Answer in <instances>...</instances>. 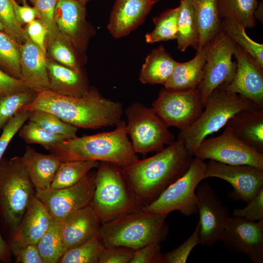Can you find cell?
I'll return each mask as SVG.
<instances>
[{
  "label": "cell",
  "instance_id": "6da1fadb",
  "mask_svg": "<svg viewBox=\"0 0 263 263\" xmlns=\"http://www.w3.org/2000/svg\"><path fill=\"white\" fill-rule=\"evenodd\" d=\"M21 109L47 112L78 129H87L116 126L123 112L121 103L104 97L93 88L81 97L64 96L49 89L38 92L34 100Z\"/></svg>",
  "mask_w": 263,
  "mask_h": 263
},
{
  "label": "cell",
  "instance_id": "7a4b0ae2",
  "mask_svg": "<svg viewBox=\"0 0 263 263\" xmlns=\"http://www.w3.org/2000/svg\"><path fill=\"white\" fill-rule=\"evenodd\" d=\"M192 156L177 138L155 155L120 169L137 203L147 205L187 171Z\"/></svg>",
  "mask_w": 263,
  "mask_h": 263
},
{
  "label": "cell",
  "instance_id": "3957f363",
  "mask_svg": "<svg viewBox=\"0 0 263 263\" xmlns=\"http://www.w3.org/2000/svg\"><path fill=\"white\" fill-rule=\"evenodd\" d=\"M48 150L61 162L96 161L124 168L139 160L128 137L126 122L123 120L113 131L76 136L53 146Z\"/></svg>",
  "mask_w": 263,
  "mask_h": 263
},
{
  "label": "cell",
  "instance_id": "277c9868",
  "mask_svg": "<svg viewBox=\"0 0 263 263\" xmlns=\"http://www.w3.org/2000/svg\"><path fill=\"white\" fill-rule=\"evenodd\" d=\"M166 217L134 209L102 223L98 236L104 247L135 250L165 239L168 233Z\"/></svg>",
  "mask_w": 263,
  "mask_h": 263
},
{
  "label": "cell",
  "instance_id": "5b68a950",
  "mask_svg": "<svg viewBox=\"0 0 263 263\" xmlns=\"http://www.w3.org/2000/svg\"><path fill=\"white\" fill-rule=\"evenodd\" d=\"M254 107H258L247 99L220 86L208 95L198 117L189 126L180 130L178 139L184 142L192 155L194 150L207 136L225 127L235 113Z\"/></svg>",
  "mask_w": 263,
  "mask_h": 263
},
{
  "label": "cell",
  "instance_id": "8992f818",
  "mask_svg": "<svg viewBox=\"0 0 263 263\" xmlns=\"http://www.w3.org/2000/svg\"><path fill=\"white\" fill-rule=\"evenodd\" d=\"M34 188L21 157H2L0 162V217L10 236L35 196Z\"/></svg>",
  "mask_w": 263,
  "mask_h": 263
},
{
  "label": "cell",
  "instance_id": "52a82bcc",
  "mask_svg": "<svg viewBox=\"0 0 263 263\" xmlns=\"http://www.w3.org/2000/svg\"><path fill=\"white\" fill-rule=\"evenodd\" d=\"M94 174V189L90 205L102 223L134 209L137 203L120 168L103 162Z\"/></svg>",
  "mask_w": 263,
  "mask_h": 263
},
{
  "label": "cell",
  "instance_id": "ba28073f",
  "mask_svg": "<svg viewBox=\"0 0 263 263\" xmlns=\"http://www.w3.org/2000/svg\"><path fill=\"white\" fill-rule=\"evenodd\" d=\"M207 163L193 157L187 171L169 186L154 200L141 208L153 213L167 215L177 210L189 216L198 213L196 189L205 179Z\"/></svg>",
  "mask_w": 263,
  "mask_h": 263
},
{
  "label": "cell",
  "instance_id": "9c48e42d",
  "mask_svg": "<svg viewBox=\"0 0 263 263\" xmlns=\"http://www.w3.org/2000/svg\"><path fill=\"white\" fill-rule=\"evenodd\" d=\"M126 131L136 153L160 151L174 141L173 133L152 108L134 103L125 111Z\"/></svg>",
  "mask_w": 263,
  "mask_h": 263
},
{
  "label": "cell",
  "instance_id": "30bf717a",
  "mask_svg": "<svg viewBox=\"0 0 263 263\" xmlns=\"http://www.w3.org/2000/svg\"><path fill=\"white\" fill-rule=\"evenodd\" d=\"M216 137L204 139L192 155L228 165H247L263 169V153L241 140L228 126Z\"/></svg>",
  "mask_w": 263,
  "mask_h": 263
},
{
  "label": "cell",
  "instance_id": "8fae6325",
  "mask_svg": "<svg viewBox=\"0 0 263 263\" xmlns=\"http://www.w3.org/2000/svg\"><path fill=\"white\" fill-rule=\"evenodd\" d=\"M236 48V44L221 30L209 44L204 78L198 88L204 107L207 97L215 88L233 79L236 62L232 61V57Z\"/></svg>",
  "mask_w": 263,
  "mask_h": 263
},
{
  "label": "cell",
  "instance_id": "7c38bea8",
  "mask_svg": "<svg viewBox=\"0 0 263 263\" xmlns=\"http://www.w3.org/2000/svg\"><path fill=\"white\" fill-rule=\"evenodd\" d=\"M94 174L89 173L75 184L55 188H35V196L44 205L53 220L61 222L71 213L91 204Z\"/></svg>",
  "mask_w": 263,
  "mask_h": 263
},
{
  "label": "cell",
  "instance_id": "4fadbf2b",
  "mask_svg": "<svg viewBox=\"0 0 263 263\" xmlns=\"http://www.w3.org/2000/svg\"><path fill=\"white\" fill-rule=\"evenodd\" d=\"M153 109L168 127L183 130L191 124L204 109L198 89H162L152 103Z\"/></svg>",
  "mask_w": 263,
  "mask_h": 263
},
{
  "label": "cell",
  "instance_id": "5bb4252c",
  "mask_svg": "<svg viewBox=\"0 0 263 263\" xmlns=\"http://www.w3.org/2000/svg\"><path fill=\"white\" fill-rule=\"evenodd\" d=\"M199 213V244L211 246L221 238L229 218L228 209L209 184H199L196 189Z\"/></svg>",
  "mask_w": 263,
  "mask_h": 263
},
{
  "label": "cell",
  "instance_id": "9a60e30c",
  "mask_svg": "<svg viewBox=\"0 0 263 263\" xmlns=\"http://www.w3.org/2000/svg\"><path fill=\"white\" fill-rule=\"evenodd\" d=\"M220 241L229 251L246 254L253 263H263V219L229 217Z\"/></svg>",
  "mask_w": 263,
  "mask_h": 263
},
{
  "label": "cell",
  "instance_id": "2e32d148",
  "mask_svg": "<svg viewBox=\"0 0 263 263\" xmlns=\"http://www.w3.org/2000/svg\"><path fill=\"white\" fill-rule=\"evenodd\" d=\"M217 177L229 183V197L246 204L263 188V169L247 165H228L209 160L205 179Z\"/></svg>",
  "mask_w": 263,
  "mask_h": 263
},
{
  "label": "cell",
  "instance_id": "e0dca14e",
  "mask_svg": "<svg viewBox=\"0 0 263 263\" xmlns=\"http://www.w3.org/2000/svg\"><path fill=\"white\" fill-rule=\"evenodd\" d=\"M234 56L237 60L235 75L230 82L221 86L263 108V69L237 44Z\"/></svg>",
  "mask_w": 263,
  "mask_h": 263
},
{
  "label": "cell",
  "instance_id": "ac0fdd59",
  "mask_svg": "<svg viewBox=\"0 0 263 263\" xmlns=\"http://www.w3.org/2000/svg\"><path fill=\"white\" fill-rule=\"evenodd\" d=\"M85 5L76 0H57L55 14L59 34L81 52L93 33L86 20Z\"/></svg>",
  "mask_w": 263,
  "mask_h": 263
},
{
  "label": "cell",
  "instance_id": "d6986e66",
  "mask_svg": "<svg viewBox=\"0 0 263 263\" xmlns=\"http://www.w3.org/2000/svg\"><path fill=\"white\" fill-rule=\"evenodd\" d=\"M52 220L44 205L35 195L17 229L9 238L8 244L11 253L23 245L37 244Z\"/></svg>",
  "mask_w": 263,
  "mask_h": 263
},
{
  "label": "cell",
  "instance_id": "ffe728a7",
  "mask_svg": "<svg viewBox=\"0 0 263 263\" xmlns=\"http://www.w3.org/2000/svg\"><path fill=\"white\" fill-rule=\"evenodd\" d=\"M60 223L62 239L67 250L98 236L102 225L90 205L68 215Z\"/></svg>",
  "mask_w": 263,
  "mask_h": 263
},
{
  "label": "cell",
  "instance_id": "44dd1931",
  "mask_svg": "<svg viewBox=\"0 0 263 263\" xmlns=\"http://www.w3.org/2000/svg\"><path fill=\"white\" fill-rule=\"evenodd\" d=\"M156 2L152 0H115L107 28L115 38L125 37L144 21Z\"/></svg>",
  "mask_w": 263,
  "mask_h": 263
},
{
  "label": "cell",
  "instance_id": "7402d4cb",
  "mask_svg": "<svg viewBox=\"0 0 263 263\" xmlns=\"http://www.w3.org/2000/svg\"><path fill=\"white\" fill-rule=\"evenodd\" d=\"M21 78L36 92L49 89L46 53L27 36L20 45Z\"/></svg>",
  "mask_w": 263,
  "mask_h": 263
},
{
  "label": "cell",
  "instance_id": "603a6c76",
  "mask_svg": "<svg viewBox=\"0 0 263 263\" xmlns=\"http://www.w3.org/2000/svg\"><path fill=\"white\" fill-rule=\"evenodd\" d=\"M49 89L64 96L81 97L90 89L86 76L81 70H75L48 59Z\"/></svg>",
  "mask_w": 263,
  "mask_h": 263
},
{
  "label": "cell",
  "instance_id": "cb8c5ba5",
  "mask_svg": "<svg viewBox=\"0 0 263 263\" xmlns=\"http://www.w3.org/2000/svg\"><path fill=\"white\" fill-rule=\"evenodd\" d=\"M225 126L242 141L263 153V108L254 107L235 113Z\"/></svg>",
  "mask_w": 263,
  "mask_h": 263
},
{
  "label": "cell",
  "instance_id": "d4e9b609",
  "mask_svg": "<svg viewBox=\"0 0 263 263\" xmlns=\"http://www.w3.org/2000/svg\"><path fill=\"white\" fill-rule=\"evenodd\" d=\"M209 45V44H208ZM208 45L197 51L195 56L185 62H178L164 89L170 91H192L198 89L205 74Z\"/></svg>",
  "mask_w": 263,
  "mask_h": 263
},
{
  "label": "cell",
  "instance_id": "484cf974",
  "mask_svg": "<svg viewBox=\"0 0 263 263\" xmlns=\"http://www.w3.org/2000/svg\"><path fill=\"white\" fill-rule=\"evenodd\" d=\"M21 159L26 168L35 188L49 187L61 161L50 153L44 154L27 146Z\"/></svg>",
  "mask_w": 263,
  "mask_h": 263
},
{
  "label": "cell",
  "instance_id": "4316f807",
  "mask_svg": "<svg viewBox=\"0 0 263 263\" xmlns=\"http://www.w3.org/2000/svg\"><path fill=\"white\" fill-rule=\"evenodd\" d=\"M178 62L163 46L153 48L146 56L139 76L144 84L164 85L172 75Z\"/></svg>",
  "mask_w": 263,
  "mask_h": 263
},
{
  "label": "cell",
  "instance_id": "83f0119b",
  "mask_svg": "<svg viewBox=\"0 0 263 263\" xmlns=\"http://www.w3.org/2000/svg\"><path fill=\"white\" fill-rule=\"evenodd\" d=\"M191 1L199 28L197 50H199L208 45L219 33L221 19L218 13L217 0Z\"/></svg>",
  "mask_w": 263,
  "mask_h": 263
},
{
  "label": "cell",
  "instance_id": "f1b7e54d",
  "mask_svg": "<svg viewBox=\"0 0 263 263\" xmlns=\"http://www.w3.org/2000/svg\"><path fill=\"white\" fill-rule=\"evenodd\" d=\"M177 23V48L184 52L189 47L197 50L199 32L191 0H181Z\"/></svg>",
  "mask_w": 263,
  "mask_h": 263
},
{
  "label": "cell",
  "instance_id": "f546056e",
  "mask_svg": "<svg viewBox=\"0 0 263 263\" xmlns=\"http://www.w3.org/2000/svg\"><path fill=\"white\" fill-rule=\"evenodd\" d=\"M258 4L257 0H217L221 19L235 21L245 28L256 25L254 14Z\"/></svg>",
  "mask_w": 263,
  "mask_h": 263
},
{
  "label": "cell",
  "instance_id": "4dcf8cb0",
  "mask_svg": "<svg viewBox=\"0 0 263 263\" xmlns=\"http://www.w3.org/2000/svg\"><path fill=\"white\" fill-rule=\"evenodd\" d=\"M98 161H74L61 162L50 187L61 188L74 185L85 177L92 169L98 167Z\"/></svg>",
  "mask_w": 263,
  "mask_h": 263
},
{
  "label": "cell",
  "instance_id": "1f68e13d",
  "mask_svg": "<svg viewBox=\"0 0 263 263\" xmlns=\"http://www.w3.org/2000/svg\"><path fill=\"white\" fill-rule=\"evenodd\" d=\"M43 263H56L67 251L63 242L60 222L53 220L37 244Z\"/></svg>",
  "mask_w": 263,
  "mask_h": 263
},
{
  "label": "cell",
  "instance_id": "d6a6232c",
  "mask_svg": "<svg viewBox=\"0 0 263 263\" xmlns=\"http://www.w3.org/2000/svg\"><path fill=\"white\" fill-rule=\"evenodd\" d=\"M245 29L235 21L225 19L221 20L220 30L249 54L263 69V44L252 40L247 36Z\"/></svg>",
  "mask_w": 263,
  "mask_h": 263
},
{
  "label": "cell",
  "instance_id": "836d02e7",
  "mask_svg": "<svg viewBox=\"0 0 263 263\" xmlns=\"http://www.w3.org/2000/svg\"><path fill=\"white\" fill-rule=\"evenodd\" d=\"M179 6L166 10L153 18L154 29L145 35L146 41L154 43L176 39Z\"/></svg>",
  "mask_w": 263,
  "mask_h": 263
},
{
  "label": "cell",
  "instance_id": "e575fe53",
  "mask_svg": "<svg viewBox=\"0 0 263 263\" xmlns=\"http://www.w3.org/2000/svg\"><path fill=\"white\" fill-rule=\"evenodd\" d=\"M20 45L4 31H0V69L20 79Z\"/></svg>",
  "mask_w": 263,
  "mask_h": 263
},
{
  "label": "cell",
  "instance_id": "d590c367",
  "mask_svg": "<svg viewBox=\"0 0 263 263\" xmlns=\"http://www.w3.org/2000/svg\"><path fill=\"white\" fill-rule=\"evenodd\" d=\"M47 49L58 63L75 70H82V52L60 34L47 45Z\"/></svg>",
  "mask_w": 263,
  "mask_h": 263
},
{
  "label": "cell",
  "instance_id": "8d00e7d4",
  "mask_svg": "<svg viewBox=\"0 0 263 263\" xmlns=\"http://www.w3.org/2000/svg\"><path fill=\"white\" fill-rule=\"evenodd\" d=\"M37 92L29 89L0 95V129L21 109L30 104Z\"/></svg>",
  "mask_w": 263,
  "mask_h": 263
},
{
  "label": "cell",
  "instance_id": "74e56055",
  "mask_svg": "<svg viewBox=\"0 0 263 263\" xmlns=\"http://www.w3.org/2000/svg\"><path fill=\"white\" fill-rule=\"evenodd\" d=\"M104 247L98 235L88 241L67 250L58 263H98Z\"/></svg>",
  "mask_w": 263,
  "mask_h": 263
},
{
  "label": "cell",
  "instance_id": "f35d334b",
  "mask_svg": "<svg viewBox=\"0 0 263 263\" xmlns=\"http://www.w3.org/2000/svg\"><path fill=\"white\" fill-rule=\"evenodd\" d=\"M19 135L27 144H37L48 150L53 146L68 138L51 133L29 120L19 131Z\"/></svg>",
  "mask_w": 263,
  "mask_h": 263
},
{
  "label": "cell",
  "instance_id": "ab89813d",
  "mask_svg": "<svg viewBox=\"0 0 263 263\" xmlns=\"http://www.w3.org/2000/svg\"><path fill=\"white\" fill-rule=\"evenodd\" d=\"M28 120L51 133L65 136L68 139L76 136L77 128L64 122L51 113L42 111H35L31 113Z\"/></svg>",
  "mask_w": 263,
  "mask_h": 263
},
{
  "label": "cell",
  "instance_id": "60d3db41",
  "mask_svg": "<svg viewBox=\"0 0 263 263\" xmlns=\"http://www.w3.org/2000/svg\"><path fill=\"white\" fill-rule=\"evenodd\" d=\"M0 21L8 34L19 45L26 40L28 35L17 21L13 5V0H0Z\"/></svg>",
  "mask_w": 263,
  "mask_h": 263
},
{
  "label": "cell",
  "instance_id": "b9f144b4",
  "mask_svg": "<svg viewBox=\"0 0 263 263\" xmlns=\"http://www.w3.org/2000/svg\"><path fill=\"white\" fill-rule=\"evenodd\" d=\"M38 14V19L47 30L46 46L60 34L55 18V9L57 0H30Z\"/></svg>",
  "mask_w": 263,
  "mask_h": 263
},
{
  "label": "cell",
  "instance_id": "7bdbcfd3",
  "mask_svg": "<svg viewBox=\"0 0 263 263\" xmlns=\"http://www.w3.org/2000/svg\"><path fill=\"white\" fill-rule=\"evenodd\" d=\"M199 244V224L198 223L190 236L175 249L162 254L161 263H185L192 249Z\"/></svg>",
  "mask_w": 263,
  "mask_h": 263
},
{
  "label": "cell",
  "instance_id": "ee69618b",
  "mask_svg": "<svg viewBox=\"0 0 263 263\" xmlns=\"http://www.w3.org/2000/svg\"><path fill=\"white\" fill-rule=\"evenodd\" d=\"M31 113L21 109L2 129V132L0 136V162L10 141L25 121L28 120Z\"/></svg>",
  "mask_w": 263,
  "mask_h": 263
},
{
  "label": "cell",
  "instance_id": "f6af8a7d",
  "mask_svg": "<svg viewBox=\"0 0 263 263\" xmlns=\"http://www.w3.org/2000/svg\"><path fill=\"white\" fill-rule=\"evenodd\" d=\"M233 216L252 221L263 219V188L249 201L245 207L234 209Z\"/></svg>",
  "mask_w": 263,
  "mask_h": 263
},
{
  "label": "cell",
  "instance_id": "bcb514c9",
  "mask_svg": "<svg viewBox=\"0 0 263 263\" xmlns=\"http://www.w3.org/2000/svg\"><path fill=\"white\" fill-rule=\"evenodd\" d=\"M161 243L153 242L134 250L130 263H161Z\"/></svg>",
  "mask_w": 263,
  "mask_h": 263
},
{
  "label": "cell",
  "instance_id": "7dc6e473",
  "mask_svg": "<svg viewBox=\"0 0 263 263\" xmlns=\"http://www.w3.org/2000/svg\"><path fill=\"white\" fill-rule=\"evenodd\" d=\"M134 250L125 247H103L98 263H130Z\"/></svg>",
  "mask_w": 263,
  "mask_h": 263
},
{
  "label": "cell",
  "instance_id": "c3c4849f",
  "mask_svg": "<svg viewBox=\"0 0 263 263\" xmlns=\"http://www.w3.org/2000/svg\"><path fill=\"white\" fill-rule=\"evenodd\" d=\"M25 30L30 39L47 54V30L39 19H37L27 24Z\"/></svg>",
  "mask_w": 263,
  "mask_h": 263
},
{
  "label": "cell",
  "instance_id": "681fc988",
  "mask_svg": "<svg viewBox=\"0 0 263 263\" xmlns=\"http://www.w3.org/2000/svg\"><path fill=\"white\" fill-rule=\"evenodd\" d=\"M17 263H43L37 244L23 245L12 252Z\"/></svg>",
  "mask_w": 263,
  "mask_h": 263
},
{
  "label": "cell",
  "instance_id": "f907efd6",
  "mask_svg": "<svg viewBox=\"0 0 263 263\" xmlns=\"http://www.w3.org/2000/svg\"><path fill=\"white\" fill-rule=\"evenodd\" d=\"M29 89L21 80L9 75L0 69V95Z\"/></svg>",
  "mask_w": 263,
  "mask_h": 263
},
{
  "label": "cell",
  "instance_id": "816d5d0a",
  "mask_svg": "<svg viewBox=\"0 0 263 263\" xmlns=\"http://www.w3.org/2000/svg\"><path fill=\"white\" fill-rule=\"evenodd\" d=\"M13 5L16 19L21 26L38 19V14L36 8L29 6L25 0L23 5H19L16 0H13Z\"/></svg>",
  "mask_w": 263,
  "mask_h": 263
},
{
  "label": "cell",
  "instance_id": "f5cc1de1",
  "mask_svg": "<svg viewBox=\"0 0 263 263\" xmlns=\"http://www.w3.org/2000/svg\"><path fill=\"white\" fill-rule=\"evenodd\" d=\"M11 254L8 243L3 239L0 232V262H11Z\"/></svg>",
  "mask_w": 263,
  "mask_h": 263
},
{
  "label": "cell",
  "instance_id": "db71d44e",
  "mask_svg": "<svg viewBox=\"0 0 263 263\" xmlns=\"http://www.w3.org/2000/svg\"><path fill=\"white\" fill-rule=\"evenodd\" d=\"M263 0L260 3H258V6L254 12V17L257 18L261 22H263Z\"/></svg>",
  "mask_w": 263,
  "mask_h": 263
},
{
  "label": "cell",
  "instance_id": "11a10c76",
  "mask_svg": "<svg viewBox=\"0 0 263 263\" xmlns=\"http://www.w3.org/2000/svg\"><path fill=\"white\" fill-rule=\"evenodd\" d=\"M78 0L81 2H82V3L84 4H86V3L89 1V0Z\"/></svg>",
  "mask_w": 263,
  "mask_h": 263
},
{
  "label": "cell",
  "instance_id": "9f6ffc18",
  "mask_svg": "<svg viewBox=\"0 0 263 263\" xmlns=\"http://www.w3.org/2000/svg\"><path fill=\"white\" fill-rule=\"evenodd\" d=\"M0 31H4V27H3V25L2 24V23H1L0 21Z\"/></svg>",
  "mask_w": 263,
  "mask_h": 263
},
{
  "label": "cell",
  "instance_id": "6f0895ef",
  "mask_svg": "<svg viewBox=\"0 0 263 263\" xmlns=\"http://www.w3.org/2000/svg\"><path fill=\"white\" fill-rule=\"evenodd\" d=\"M153 0V1H155V2H157L159 1L160 0Z\"/></svg>",
  "mask_w": 263,
  "mask_h": 263
},
{
  "label": "cell",
  "instance_id": "680465c9",
  "mask_svg": "<svg viewBox=\"0 0 263 263\" xmlns=\"http://www.w3.org/2000/svg\"></svg>",
  "mask_w": 263,
  "mask_h": 263
}]
</instances>
